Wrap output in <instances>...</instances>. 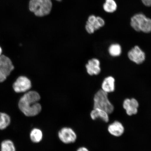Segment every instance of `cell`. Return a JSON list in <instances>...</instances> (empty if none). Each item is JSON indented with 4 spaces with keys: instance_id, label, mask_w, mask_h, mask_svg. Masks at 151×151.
<instances>
[{
    "instance_id": "1",
    "label": "cell",
    "mask_w": 151,
    "mask_h": 151,
    "mask_svg": "<svg viewBox=\"0 0 151 151\" xmlns=\"http://www.w3.org/2000/svg\"><path fill=\"white\" fill-rule=\"evenodd\" d=\"M40 98L36 91H31L26 92L19 101V109L26 116H37L42 109L41 105L38 103Z\"/></svg>"
},
{
    "instance_id": "2",
    "label": "cell",
    "mask_w": 151,
    "mask_h": 151,
    "mask_svg": "<svg viewBox=\"0 0 151 151\" xmlns=\"http://www.w3.org/2000/svg\"><path fill=\"white\" fill-rule=\"evenodd\" d=\"M29 8L36 16L44 17L50 14L51 11L52 2L51 0H30Z\"/></svg>"
},
{
    "instance_id": "3",
    "label": "cell",
    "mask_w": 151,
    "mask_h": 151,
    "mask_svg": "<svg viewBox=\"0 0 151 151\" xmlns=\"http://www.w3.org/2000/svg\"><path fill=\"white\" fill-rule=\"evenodd\" d=\"M93 109H102L109 114L113 113L114 106L108 98V93L100 89L94 96Z\"/></svg>"
},
{
    "instance_id": "4",
    "label": "cell",
    "mask_w": 151,
    "mask_h": 151,
    "mask_svg": "<svg viewBox=\"0 0 151 151\" xmlns=\"http://www.w3.org/2000/svg\"><path fill=\"white\" fill-rule=\"evenodd\" d=\"M131 24L132 27L137 32L145 33L151 32V19L142 14H137L132 17Z\"/></svg>"
},
{
    "instance_id": "5",
    "label": "cell",
    "mask_w": 151,
    "mask_h": 151,
    "mask_svg": "<svg viewBox=\"0 0 151 151\" xmlns=\"http://www.w3.org/2000/svg\"><path fill=\"white\" fill-rule=\"evenodd\" d=\"M14 69L10 58L2 55L0 56V83L4 82Z\"/></svg>"
},
{
    "instance_id": "6",
    "label": "cell",
    "mask_w": 151,
    "mask_h": 151,
    "mask_svg": "<svg viewBox=\"0 0 151 151\" xmlns=\"http://www.w3.org/2000/svg\"><path fill=\"white\" fill-rule=\"evenodd\" d=\"M127 56L129 60L137 65H140L145 61L146 54L139 46H135L128 52Z\"/></svg>"
},
{
    "instance_id": "7",
    "label": "cell",
    "mask_w": 151,
    "mask_h": 151,
    "mask_svg": "<svg viewBox=\"0 0 151 151\" xmlns=\"http://www.w3.org/2000/svg\"><path fill=\"white\" fill-rule=\"evenodd\" d=\"M105 23L104 20L101 17L91 15L89 17L86 22V31L89 34H93L96 30L103 27Z\"/></svg>"
},
{
    "instance_id": "8",
    "label": "cell",
    "mask_w": 151,
    "mask_h": 151,
    "mask_svg": "<svg viewBox=\"0 0 151 151\" xmlns=\"http://www.w3.org/2000/svg\"><path fill=\"white\" fill-rule=\"evenodd\" d=\"M31 82L29 79L24 76L19 77L13 85V88L17 93L26 92L31 88Z\"/></svg>"
},
{
    "instance_id": "9",
    "label": "cell",
    "mask_w": 151,
    "mask_h": 151,
    "mask_svg": "<svg viewBox=\"0 0 151 151\" xmlns=\"http://www.w3.org/2000/svg\"><path fill=\"white\" fill-rule=\"evenodd\" d=\"M58 135L60 140L67 144L74 142L77 138L74 131L69 128H62L58 132Z\"/></svg>"
},
{
    "instance_id": "10",
    "label": "cell",
    "mask_w": 151,
    "mask_h": 151,
    "mask_svg": "<svg viewBox=\"0 0 151 151\" xmlns=\"http://www.w3.org/2000/svg\"><path fill=\"white\" fill-rule=\"evenodd\" d=\"M139 107L138 101L134 98L126 99L124 100L123 103V107L129 116L137 114Z\"/></svg>"
},
{
    "instance_id": "11",
    "label": "cell",
    "mask_w": 151,
    "mask_h": 151,
    "mask_svg": "<svg viewBox=\"0 0 151 151\" xmlns=\"http://www.w3.org/2000/svg\"><path fill=\"white\" fill-rule=\"evenodd\" d=\"M101 62L96 58L89 60L86 65L87 72L91 76L97 75L101 72Z\"/></svg>"
},
{
    "instance_id": "12",
    "label": "cell",
    "mask_w": 151,
    "mask_h": 151,
    "mask_svg": "<svg viewBox=\"0 0 151 151\" xmlns=\"http://www.w3.org/2000/svg\"><path fill=\"white\" fill-rule=\"evenodd\" d=\"M124 126L121 123L117 121L109 124L108 127L109 133L116 137L122 135L124 133Z\"/></svg>"
},
{
    "instance_id": "13",
    "label": "cell",
    "mask_w": 151,
    "mask_h": 151,
    "mask_svg": "<svg viewBox=\"0 0 151 151\" xmlns=\"http://www.w3.org/2000/svg\"><path fill=\"white\" fill-rule=\"evenodd\" d=\"M101 89L107 93L114 92L115 90V79L114 77L112 76L106 77L102 83Z\"/></svg>"
},
{
    "instance_id": "14",
    "label": "cell",
    "mask_w": 151,
    "mask_h": 151,
    "mask_svg": "<svg viewBox=\"0 0 151 151\" xmlns=\"http://www.w3.org/2000/svg\"><path fill=\"white\" fill-rule=\"evenodd\" d=\"M90 116L92 119L93 120L99 118L105 122L109 121L108 113L101 109H93V110L91 112Z\"/></svg>"
},
{
    "instance_id": "15",
    "label": "cell",
    "mask_w": 151,
    "mask_h": 151,
    "mask_svg": "<svg viewBox=\"0 0 151 151\" xmlns=\"http://www.w3.org/2000/svg\"><path fill=\"white\" fill-rule=\"evenodd\" d=\"M108 52L111 56L113 57H117L122 54V47L118 43H113L109 46Z\"/></svg>"
},
{
    "instance_id": "16",
    "label": "cell",
    "mask_w": 151,
    "mask_h": 151,
    "mask_svg": "<svg viewBox=\"0 0 151 151\" xmlns=\"http://www.w3.org/2000/svg\"><path fill=\"white\" fill-rule=\"evenodd\" d=\"M42 131L37 128H35L33 129L30 133V138L33 142H39L42 140Z\"/></svg>"
},
{
    "instance_id": "17",
    "label": "cell",
    "mask_w": 151,
    "mask_h": 151,
    "mask_svg": "<svg viewBox=\"0 0 151 151\" xmlns=\"http://www.w3.org/2000/svg\"><path fill=\"white\" fill-rule=\"evenodd\" d=\"M117 7L116 4L114 0H106L103 5V8L106 12L113 13L116 10Z\"/></svg>"
},
{
    "instance_id": "18",
    "label": "cell",
    "mask_w": 151,
    "mask_h": 151,
    "mask_svg": "<svg viewBox=\"0 0 151 151\" xmlns=\"http://www.w3.org/2000/svg\"><path fill=\"white\" fill-rule=\"evenodd\" d=\"M11 119L9 115L5 113L0 112V129L6 128L10 124Z\"/></svg>"
},
{
    "instance_id": "19",
    "label": "cell",
    "mask_w": 151,
    "mask_h": 151,
    "mask_svg": "<svg viewBox=\"0 0 151 151\" xmlns=\"http://www.w3.org/2000/svg\"><path fill=\"white\" fill-rule=\"evenodd\" d=\"M1 151H16L12 141L9 140L3 141L1 144Z\"/></svg>"
},
{
    "instance_id": "20",
    "label": "cell",
    "mask_w": 151,
    "mask_h": 151,
    "mask_svg": "<svg viewBox=\"0 0 151 151\" xmlns=\"http://www.w3.org/2000/svg\"><path fill=\"white\" fill-rule=\"evenodd\" d=\"M143 3L147 6H151V0H141Z\"/></svg>"
},
{
    "instance_id": "21",
    "label": "cell",
    "mask_w": 151,
    "mask_h": 151,
    "mask_svg": "<svg viewBox=\"0 0 151 151\" xmlns=\"http://www.w3.org/2000/svg\"><path fill=\"white\" fill-rule=\"evenodd\" d=\"M77 151H89L87 149L84 148V147H82L78 149Z\"/></svg>"
},
{
    "instance_id": "22",
    "label": "cell",
    "mask_w": 151,
    "mask_h": 151,
    "mask_svg": "<svg viewBox=\"0 0 151 151\" xmlns=\"http://www.w3.org/2000/svg\"><path fill=\"white\" fill-rule=\"evenodd\" d=\"M2 50L1 47H0V56L2 55Z\"/></svg>"
},
{
    "instance_id": "23",
    "label": "cell",
    "mask_w": 151,
    "mask_h": 151,
    "mask_svg": "<svg viewBox=\"0 0 151 151\" xmlns=\"http://www.w3.org/2000/svg\"><path fill=\"white\" fill-rule=\"evenodd\" d=\"M56 1H62V0H56Z\"/></svg>"
}]
</instances>
